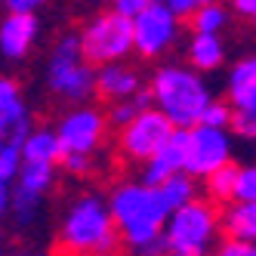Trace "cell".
Instances as JSON below:
<instances>
[{
    "instance_id": "obj_37",
    "label": "cell",
    "mask_w": 256,
    "mask_h": 256,
    "mask_svg": "<svg viewBox=\"0 0 256 256\" xmlns=\"http://www.w3.org/2000/svg\"><path fill=\"white\" fill-rule=\"evenodd\" d=\"M158 4H164V0H152V6H158Z\"/></svg>"
},
{
    "instance_id": "obj_33",
    "label": "cell",
    "mask_w": 256,
    "mask_h": 256,
    "mask_svg": "<svg viewBox=\"0 0 256 256\" xmlns=\"http://www.w3.org/2000/svg\"><path fill=\"white\" fill-rule=\"evenodd\" d=\"M234 10L244 16V19H253L256 22V0H234Z\"/></svg>"
},
{
    "instance_id": "obj_22",
    "label": "cell",
    "mask_w": 256,
    "mask_h": 256,
    "mask_svg": "<svg viewBox=\"0 0 256 256\" xmlns=\"http://www.w3.org/2000/svg\"><path fill=\"white\" fill-rule=\"evenodd\" d=\"M158 188L164 192V198H167V204L173 210H179V207H186V204H192V200H194V182L186 173H176L173 179H167Z\"/></svg>"
},
{
    "instance_id": "obj_35",
    "label": "cell",
    "mask_w": 256,
    "mask_h": 256,
    "mask_svg": "<svg viewBox=\"0 0 256 256\" xmlns=\"http://www.w3.org/2000/svg\"><path fill=\"white\" fill-rule=\"evenodd\" d=\"M194 4H198V10H200V6H213L216 0H194Z\"/></svg>"
},
{
    "instance_id": "obj_34",
    "label": "cell",
    "mask_w": 256,
    "mask_h": 256,
    "mask_svg": "<svg viewBox=\"0 0 256 256\" xmlns=\"http://www.w3.org/2000/svg\"><path fill=\"white\" fill-rule=\"evenodd\" d=\"M10 186H6V182H0V213H6L10 210Z\"/></svg>"
},
{
    "instance_id": "obj_36",
    "label": "cell",
    "mask_w": 256,
    "mask_h": 256,
    "mask_svg": "<svg viewBox=\"0 0 256 256\" xmlns=\"http://www.w3.org/2000/svg\"><path fill=\"white\" fill-rule=\"evenodd\" d=\"M16 256H38V253H31V250H22V253H16Z\"/></svg>"
},
{
    "instance_id": "obj_27",
    "label": "cell",
    "mask_w": 256,
    "mask_h": 256,
    "mask_svg": "<svg viewBox=\"0 0 256 256\" xmlns=\"http://www.w3.org/2000/svg\"><path fill=\"white\" fill-rule=\"evenodd\" d=\"M234 133H241L247 139H256V112H232V124Z\"/></svg>"
},
{
    "instance_id": "obj_8",
    "label": "cell",
    "mask_w": 256,
    "mask_h": 256,
    "mask_svg": "<svg viewBox=\"0 0 256 256\" xmlns=\"http://www.w3.org/2000/svg\"><path fill=\"white\" fill-rule=\"evenodd\" d=\"M173 136V124L164 118L158 108H148V112L136 114L130 124L120 130V152L130 160H152L160 145Z\"/></svg>"
},
{
    "instance_id": "obj_17",
    "label": "cell",
    "mask_w": 256,
    "mask_h": 256,
    "mask_svg": "<svg viewBox=\"0 0 256 256\" xmlns=\"http://www.w3.org/2000/svg\"><path fill=\"white\" fill-rule=\"evenodd\" d=\"M222 40L216 34H194L192 44H188V62H192V71H213L222 65Z\"/></svg>"
},
{
    "instance_id": "obj_6",
    "label": "cell",
    "mask_w": 256,
    "mask_h": 256,
    "mask_svg": "<svg viewBox=\"0 0 256 256\" xmlns=\"http://www.w3.org/2000/svg\"><path fill=\"white\" fill-rule=\"evenodd\" d=\"M46 80L52 86V93H59L65 99H86L96 90V74L90 62L80 52V40L74 34H68L56 44L50 56V68H46Z\"/></svg>"
},
{
    "instance_id": "obj_23",
    "label": "cell",
    "mask_w": 256,
    "mask_h": 256,
    "mask_svg": "<svg viewBox=\"0 0 256 256\" xmlns=\"http://www.w3.org/2000/svg\"><path fill=\"white\" fill-rule=\"evenodd\" d=\"M226 22H228V12L222 10V6H200V10H194V16H192V28H194V34H216L219 38V31L226 28Z\"/></svg>"
},
{
    "instance_id": "obj_28",
    "label": "cell",
    "mask_w": 256,
    "mask_h": 256,
    "mask_svg": "<svg viewBox=\"0 0 256 256\" xmlns=\"http://www.w3.org/2000/svg\"><path fill=\"white\" fill-rule=\"evenodd\" d=\"M112 12H118V16H124V19H136V16L139 12H145V10H148L152 6V0H112Z\"/></svg>"
},
{
    "instance_id": "obj_11",
    "label": "cell",
    "mask_w": 256,
    "mask_h": 256,
    "mask_svg": "<svg viewBox=\"0 0 256 256\" xmlns=\"http://www.w3.org/2000/svg\"><path fill=\"white\" fill-rule=\"evenodd\" d=\"M28 130H31V114L25 112L19 86L0 78V145H19L22 148Z\"/></svg>"
},
{
    "instance_id": "obj_24",
    "label": "cell",
    "mask_w": 256,
    "mask_h": 256,
    "mask_svg": "<svg viewBox=\"0 0 256 256\" xmlns=\"http://www.w3.org/2000/svg\"><path fill=\"white\" fill-rule=\"evenodd\" d=\"M22 167V148L19 145H0V182H10L19 176Z\"/></svg>"
},
{
    "instance_id": "obj_5",
    "label": "cell",
    "mask_w": 256,
    "mask_h": 256,
    "mask_svg": "<svg viewBox=\"0 0 256 256\" xmlns=\"http://www.w3.org/2000/svg\"><path fill=\"white\" fill-rule=\"evenodd\" d=\"M80 52L93 65H118L133 50V22L118 12H102L80 34Z\"/></svg>"
},
{
    "instance_id": "obj_31",
    "label": "cell",
    "mask_w": 256,
    "mask_h": 256,
    "mask_svg": "<svg viewBox=\"0 0 256 256\" xmlns=\"http://www.w3.org/2000/svg\"><path fill=\"white\" fill-rule=\"evenodd\" d=\"M4 4L16 16H34V10H38L40 4H46V0H4Z\"/></svg>"
},
{
    "instance_id": "obj_18",
    "label": "cell",
    "mask_w": 256,
    "mask_h": 256,
    "mask_svg": "<svg viewBox=\"0 0 256 256\" xmlns=\"http://www.w3.org/2000/svg\"><path fill=\"white\" fill-rule=\"evenodd\" d=\"M16 179H19L16 182V192L25 194V198L40 200L44 192L52 186V164H22Z\"/></svg>"
},
{
    "instance_id": "obj_32",
    "label": "cell",
    "mask_w": 256,
    "mask_h": 256,
    "mask_svg": "<svg viewBox=\"0 0 256 256\" xmlns=\"http://www.w3.org/2000/svg\"><path fill=\"white\" fill-rule=\"evenodd\" d=\"M62 164H65V170H71V173H86L90 170V154H65Z\"/></svg>"
},
{
    "instance_id": "obj_7",
    "label": "cell",
    "mask_w": 256,
    "mask_h": 256,
    "mask_svg": "<svg viewBox=\"0 0 256 256\" xmlns=\"http://www.w3.org/2000/svg\"><path fill=\"white\" fill-rule=\"evenodd\" d=\"M232 154V139L228 130H213V126H192L186 139V176L207 179L219 167L228 164Z\"/></svg>"
},
{
    "instance_id": "obj_2",
    "label": "cell",
    "mask_w": 256,
    "mask_h": 256,
    "mask_svg": "<svg viewBox=\"0 0 256 256\" xmlns=\"http://www.w3.org/2000/svg\"><path fill=\"white\" fill-rule=\"evenodd\" d=\"M152 99L158 102V112L173 124V130H192L200 124V114L207 112L210 90L200 80L198 71L167 65L152 78Z\"/></svg>"
},
{
    "instance_id": "obj_10",
    "label": "cell",
    "mask_w": 256,
    "mask_h": 256,
    "mask_svg": "<svg viewBox=\"0 0 256 256\" xmlns=\"http://www.w3.org/2000/svg\"><path fill=\"white\" fill-rule=\"evenodd\" d=\"M102 136H105V118L96 108H74L71 114L62 118L59 130H56L62 158L65 154H90L102 142Z\"/></svg>"
},
{
    "instance_id": "obj_21",
    "label": "cell",
    "mask_w": 256,
    "mask_h": 256,
    "mask_svg": "<svg viewBox=\"0 0 256 256\" xmlns=\"http://www.w3.org/2000/svg\"><path fill=\"white\" fill-rule=\"evenodd\" d=\"M234 182H238V167L226 164V167L207 176V192L216 204H228V200H234Z\"/></svg>"
},
{
    "instance_id": "obj_20",
    "label": "cell",
    "mask_w": 256,
    "mask_h": 256,
    "mask_svg": "<svg viewBox=\"0 0 256 256\" xmlns=\"http://www.w3.org/2000/svg\"><path fill=\"white\" fill-rule=\"evenodd\" d=\"M148 105H152V90H139L136 96H130V99H124V102H114L112 105V114H108V120H112L114 126H124L130 124L136 114H142V112H148Z\"/></svg>"
},
{
    "instance_id": "obj_13",
    "label": "cell",
    "mask_w": 256,
    "mask_h": 256,
    "mask_svg": "<svg viewBox=\"0 0 256 256\" xmlns=\"http://www.w3.org/2000/svg\"><path fill=\"white\" fill-rule=\"evenodd\" d=\"M38 38V19L34 16H16L10 12L0 22V52L6 59H22Z\"/></svg>"
},
{
    "instance_id": "obj_9",
    "label": "cell",
    "mask_w": 256,
    "mask_h": 256,
    "mask_svg": "<svg viewBox=\"0 0 256 256\" xmlns=\"http://www.w3.org/2000/svg\"><path fill=\"white\" fill-rule=\"evenodd\" d=\"M176 34H179V22L170 16V10L164 4L148 6L133 19V50L145 59H154L164 50H170Z\"/></svg>"
},
{
    "instance_id": "obj_29",
    "label": "cell",
    "mask_w": 256,
    "mask_h": 256,
    "mask_svg": "<svg viewBox=\"0 0 256 256\" xmlns=\"http://www.w3.org/2000/svg\"><path fill=\"white\" fill-rule=\"evenodd\" d=\"M216 256H256V244H247V241H234V238H228V241L219 244Z\"/></svg>"
},
{
    "instance_id": "obj_19",
    "label": "cell",
    "mask_w": 256,
    "mask_h": 256,
    "mask_svg": "<svg viewBox=\"0 0 256 256\" xmlns=\"http://www.w3.org/2000/svg\"><path fill=\"white\" fill-rule=\"evenodd\" d=\"M226 232L234 241L256 244V200L253 204H234L226 213Z\"/></svg>"
},
{
    "instance_id": "obj_4",
    "label": "cell",
    "mask_w": 256,
    "mask_h": 256,
    "mask_svg": "<svg viewBox=\"0 0 256 256\" xmlns=\"http://www.w3.org/2000/svg\"><path fill=\"white\" fill-rule=\"evenodd\" d=\"M219 219L207 200H192L170 213L164 226V253L170 256H210V244L216 238Z\"/></svg>"
},
{
    "instance_id": "obj_12",
    "label": "cell",
    "mask_w": 256,
    "mask_h": 256,
    "mask_svg": "<svg viewBox=\"0 0 256 256\" xmlns=\"http://www.w3.org/2000/svg\"><path fill=\"white\" fill-rule=\"evenodd\" d=\"M186 139H188V130H173V136L160 145V152L152 160H145L142 186L158 188L176 173H186Z\"/></svg>"
},
{
    "instance_id": "obj_14",
    "label": "cell",
    "mask_w": 256,
    "mask_h": 256,
    "mask_svg": "<svg viewBox=\"0 0 256 256\" xmlns=\"http://www.w3.org/2000/svg\"><path fill=\"white\" fill-rule=\"evenodd\" d=\"M228 108L256 112V56L241 59L228 74Z\"/></svg>"
},
{
    "instance_id": "obj_16",
    "label": "cell",
    "mask_w": 256,
    "mask_h": 256,
    "mask_svg": "<svg viewBox=\"0 0 256 256\" xmlns=\"http://www.w3.org/2000/svg\"><path fill=\"white\" fill-rule=\"evenodd\" d=\"M62 160V148L52 130H31L22 142V164H52Z\"/></svg>"
},
{
    "instance_id": "obj_15",
    "label": "cell",
    "mask_w": 256,
    "mask_h": 256,
    "mask_svg": "<svg viewBox=\"0 0 256 256\" xmlns=\"http://www.w3.org/2000/svg\"><path fill=\"white\" fill-rule=\"evenodd\" d=\"M96 90L99 96H105L108 102H124L139 93V74L126 65H105L96 74Z\"/></svg>"
},
{
    "instance_id": "obj_25",
    "label": "cell",
    "mask_w": 256,
    "mask_h": 256,
    "mask_svg": "<svg viewBox=\"0 0 256 256\" xmlns=\"http://www.w3.org/2000/svg\"><path fill=\"white\" fill-rule=\"evenodd\" d=\"M234 200L238 204H253L256 200V167H238Z\"/></svg>"
},
{
    "instance_id": "obj_1",
    "label": "cell",
    "mask_w": 256,
    "mask_h": 256,
    "mask_svg": "<svg viewBox=\"0 0 256 256\" xmlns=\"http://www.w3.org/2000/svg\"><path fill=\"white\" fill-rule=\"evenodd\" d=\"M112 222L120 232V238L130 247L145 250V256H160L164 253V226L173 213L160 188H148L142 182H126L118 186L112 200H108Z\"/></svg>"
},
{
    "instance_id": "obj_3",
    "label": "cell",
    "mask_w": 256,
    "mask_h": 256,
    "mask_svg": "<svg viewBox=\"0 0 256 256\" xmlns=\"http://www.w3.org/2000/svg\"><path fill=\"white\" fill-rule=\"evenodd\" d=\"M62 247L71 256H114L118 253V228L102 198L86 194L68 210L62 222Z\"/></svg>"
},
{
    "instance_id": "obj_30",
    "label": "cell",
    "mask_w": 256,
    "mask_h": 256,
    "mask_svg": "<svg viewBox=\"0 0 256 256\" xmlns=\"http://www.w3.org/2000/svg\"><path fill=\"white\" fill-rule=\"evenodd\" d=\"M164 6L170 10V16H173L176 22H179V19H192L194 10H198L194 0H164Z\"/></svg>"
},
{
    "instance_id": "obj_26",
    "label": "cell",
    "mask_w": 256,
    "mask_h": 256,
    "mask_svg": "<svg viewBox=\"0 0 256 256\" xmlns=\"http://www.w3.org/2000/svg\"><path fill=\"white\" fill-rule=\"evenodd\" d=\"M232 124V108L226 102H210L207 112L200 114V126H213V130H226Z\"/></svg>"
}]
</instances>
